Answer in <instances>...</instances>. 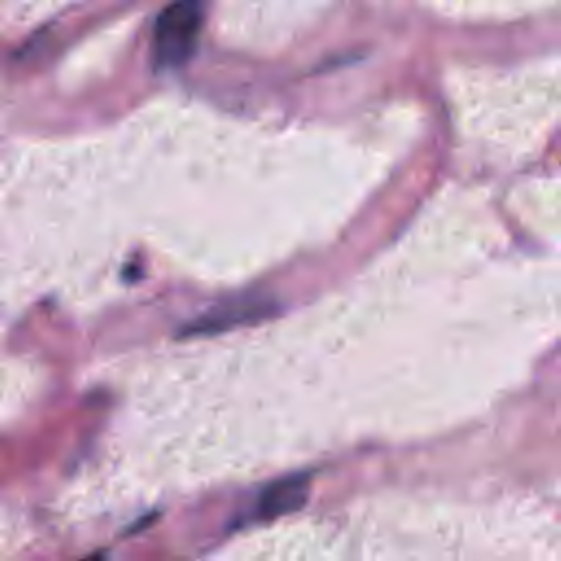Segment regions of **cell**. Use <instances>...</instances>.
Listing matches in <instances>:
<instances>
[{
  "label": "cell",
  "instance_id": "6da1fadb",
  "mask_svg": "<svg viewBox=\"0 0 561 561\" xmlns=\"http://www.w3.org/2000/svg\"><path fill=\"white\" fill-rule=\"evenodd\" d=\"M204 22V7L200 3H174L160 11L152 36L154 66L178 68L196 53Z\"/></svg>",
  "mask_w": 561,
  "mask_h": 561
},
{
  "label": "cell",
  "instance_id": "7a4b0ae2",
  "mask_svg": "<svg viewBox=\"0 0 561 561\" xmlns=\"http://www.w3.org/2000/svg\"><path fill=\"white\" fill-rule=\"evenodd\" d=\"M307 489V476H290L277 480L268 489H263L257 502V515L259 518H279V515H288L301 509L307 500Z\"/></svg>",
  "mask_w": 561,
  "mask_h": 561
},
{
  "label": "cell",
  "instance_id": "3957f363",
  "mask_svg": "<svg viewBox=\"0 0 561 561\" xmlns=\"http://www.w3.org/2000/svg\"><path fill=\"white\" fill-rule=\"evenodd\" d=\"M263 314V307L255 305L253 301L246 303H231L220 309H215L213 314L202 316L196 325H191L189 331L193 334H209V331H220L226 327H233L239 323H248L250 318H259Z\"/></svg>",
  "mask_w": 561,
  "mask_h": 561
},
{
  "label": "cell",
  "instance_id": "277c9868",
  "mask_svg": "<svg viewBox=\"0 0 561 561\" xmlns=\"http://www.w3.org/2000/svg\"><path fill=\"white\" fill-rule=\"evenodd\" d=\"M88 561H103L101 557H95V559H88Z\"/></svg>",
  "mask_w": 561,
  "mask_h": 561
}]
</instances>
